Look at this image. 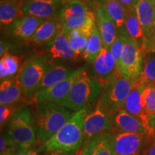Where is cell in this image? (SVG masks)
<instances>
[{"label": "cell", "instance_id": "obj_19", "mask_svg": "<svg viewBox=\"0 0 155 155\" xmlns=\"http://www.w3.org/2000/svg\"><path fill=\"white\" fill-rule=\"evenodd\" d=\"M95 25L96 17L94 12L84 25L79 28L73 29L68 33V40L70 47L78 58L83 55Z\"/></svg>", "mask_w": 155, "mask_h": 155}, {"label": "cell", "instance_id": "obj_10", "mask_svg": "<svg viewBox=\"0 0 155 155\" xmlns=\"http://www.w3.org/2000/svg\"><path fill=\"white\" fill-rule=\"evenodd\" d=\"M86 73L83 68L76 69L72 75L53 86L38 91L33 96L35 104L42 102H54L61 104L69 94L70 91L75 81Z\"/></svg>", "mask_w": 155, "mask_h": 155}, {"label": "cell", "instance_id": "obj_28", "mask_svg": "<svg viewBox=\"0 0 155 155\" xmlns=\"http://www.w3.org/2000/svg\"><path fill=\"white\" fill-rule=\"evenodd\" d=\"M102 48L103 42L100 32L97 28L96 25H95L82 57L88 63H92L97 58V56L99 55Z\"/></svg>", "mask_w": 155, "mask_h": 155}, {"label": "cell", "instance_id": "obj_13", "mask_svg": "<svg viewBox=\"0 0 155 155\" xmlns=\"http://www.w3.org/2000/svg\"><path fill=\"white\" fill-rule=\"evenodd\" d=\"M38 55H41L50 61H74L78 58L71 50L68 40V34L64 30L57 36L55 40L45 45Z\"/></svg>", "mask_w": 155, "mask_h": 155}, {"label": "cell", "instance_id": "obj_12", "mask_svg": "<svg viewBox=\"0 0 155 155\" xmlns=\"http://www.w3.org/2000/svg\"><path fill=\"white\" fill-rule=\"evenodd\" d=\"M94 12L90 10L83 0H70L64 6L61 13L65 33L86 23Z\"/></svg>", "mask_w": 155, "mask_h": 155}, {"label": "cell", "instance_id": "obj_15", "mask_svg": "<svg viewBox=\"0 0 155 155\" xmlns=\"http://www.w3.org/2000/svg\"><path fill=\"white\" fill-rule=\"evenodd\" d=\"M111 118L116 131L139 134L150 132L146 122L124 110H119Z\"/></svg>", "mask_w": 155, "mask_h": 155}, {"label": "cell", "instance_id": "obj_6", "mask_svg": "<svg viewBox=\"0 0 155 155\" xmlns=\"http://www.w3.org/2000/svg\"><path fill=\"white\" fill-rule=\"evenodd\" d=\"M5 134L19 148L32 146L37 142L32 114L28 108H22L13 114Z\"/></svg>", "mask_w": 155, "mask_h": 155}, {"label": "cell", "instance_id": "obj_27", "mask_svg": "<svg viewBox=\"0 0 155 155\" xmlns=\"http://www.w3.org/2000/svg\"><path fill=\"white\" fill-rule=\"evenodd\" d=\"M22 89L15 80L5 79L0 86V104L4 105H12L21 98Z\"/></svg>", "mask_w": 155, "mask_h": 155}, {"label": "cell", "instance_id": "obj_45", "mask_svg": "<svg viewBox=\"0 0 155 155\" xmlns=\"http://www.w3.org/2000/svg\"><path fill=\"white\" fill-rule=\"evenodd\" d=\"M1 1H2V0H1Z\"/></svg>", "mask_w": 155, "mask_h": 155}, {"label": "cell", "instance_id": "obj_39", "mask_svg": "<svg viewBox=\"0 0 155 155\" xmlns=\"http://www.w3.org/2000/svg\"><path fill=\"white\" fill-rule=\"evenodd\" d=\"M119 1L123 5L127 10H129L136 7L138 0H119Z\"/></svg>", "mask_w": 155, "mask_h": 155}, {"label": "cell", "instance_id": "obj_20", "mask_svg": "<svg viewBox=\"0 0 155 155\" xmlns=\"http://www.w3.org/2000/svg\"><path fill=\"white\" fill-rule=\"evenodd\" d=\"M63 28L64 25L61 17L46 19L38 27L28 41L38 45H45L55 40Z\"/></svg>", "mask_w": 155, "mask_h": 155}, {"label": "cell", "instance_id": "obj_36", "mask_svg": "<svg viewBox=\"0 0 155 155\" xmlns=\"http://www.w3.org/2000/svg\"><path fill=\"white\" fill-rule=\"evenodd\" d=\"M147 124L150 131L155 133V113L147 116Z\"/></svg>", "mask_w": 155, "mask_h": 155}, {"label": "cell", "instance_id": "obj_42", "mask_svg": "<svg viewBox=\"0 0 155 155\" xmlns=\"http://www.w3.org/2000/svg\"><path fill=\"white\" fill-rule=\"evenodd\" d=\"M25 2H30V1H40V2H62L67 3L70 0H23Z\"/></svg>", "mask_w": 155, "mask_h": 155}, {"label": "cell", "instance_id": "obj_11", "mask_svg": "<svg viewBox=\"0 0 155 155\" xmlns=\"http://www.w3.org/2000/svg\"><path fill=\"white\" fill-rule=\"evenodd\" d=\"M148 134H139L119 131L112 132L116 155H141L146 146Z\"/></svg>", "mask_w": 155, "mask_h": 155}, {"label": "cell", "instance_id": "obj_1", "mask_svg": "<svg viewBox=\"0 0 155 155\" xmlns=\"http://www.w3.org/2000/svg\"><path fill=\"white\" fill-rule=\"evenodd\" d=\"M37 105L32 118L37 142L43 144L69 121L74 112L58 103L46 101Z\"/></svg>", "mask_w": 155, "mask_h": 155}, {"label": "cell", "instance_id": "obj_33", "mask_svg": "<svg viewBox=\"0 0 155 155\" xmlns=\"http://www.w3.org/2000/svg\"><path fill=\"white\" fill-rule=\"evenodd\" d=\"M12 107L11 105H4L1 104L0 106V124L1 127H2L7 121H9L8 120L11 118V116L13 115L12 113Z\"/></svg>", "mask_w": 155, "mask_h": 155}, {"label": "cell", "instance_id": "obj_31", "mask_svg": "<svg viewBox=\"0 0 155 155\" xmlns=\"http://www.w3.org/2000/svg\"><path fill=\"white\" fill-rule=\"evenodd\" d=\"M1 61H2L9 72V77H12L16 74L19 69V58L8 51L6 52L2 57H1Z\"/></svg>", "mask_w": 155, "mask_h": 155}, {"label": "cell", "instance_id": "obj_41", "mask_svg": "<svg viewBox=\"0 0 155 155\" xmlns=\"http://www.w3.org/2000/svg\"><path fill=\"white\" fill-rule=\"evenodd\" d=\"M77 155H89L88 147L86 145H84V147H80L77 151Z\"/></svg>", "mask_w": 155, "mask_h": 155}, {"label": "cell", "instance_id": "obj_9", "mask_svg": "<svg viewBox=\"0 0 155 155\" xmlns=\"http://www.w3.org/2000/svg\"><path fill=\"white\" fill-rule=\"evenodd\" d=\"M116 131L111 118L99 106H96L92 111L87 112L83 122V134L86 144L93 139L106 132Z\"/></svg>", "mask_w": 155, "mask_h": 155}, {"label": "cell", "instance_id": "obj_23", "mask_svg": "<svg viewBox=\"0 0 155 155\" xmlns=\"http://www.w3.org/2000/svg\"><path fill=\"white\" fill-rule=\"evenodd\" d=\"M75 70L65 66V65L52 63L51 66L48 68L46 73H45L41 82H40V85L38 87L37 92L42 88L52 86L56 84V83L65 80L70 75H72L75 72Z\"/></svg>", "mask_w": 155, "mask_h": 155}, {"label": "cell", "instance_id": "obj_40", "mask_svg": "<svg viewBox=\"0 0 155 155\" xmlns=\"http://www.w3.org/2000/svg\"><path fill=\"white\" fill-rule=\"evenodd\" d=\"M19 147L18 146L12 147L7 149L5 152L2 153L1 155H18Z\"/></svg>", "mask_w": 155, "mask_h": 155}, {"label": "cell", "instance_id": "obj_4", "mask_svg": "<svg viewBox=\"0 0 155 155\" xmlns=\"http://www.w3.org/2000/svg\"><path fill=\"white\" fill-rule=\"evenodd\" d=\"M52 63L53 62L41 55H36L30 57L22 64L15 80L25 97L34 96L45 73Z\"/></svg>", "mask_w": 155, "mask_h": 155}, {"label": "cell", "instance_id": "obj_32", "mask_svg": "<svg viewBox=\"0 0 155 155\" xmlns=\"http://www.w3.org/2000/svg\"><path fill=\"white\" fill-rule=\"evenodd\" d=\"M141 155H155V133L152 131L148 134L146 146Z\"/></svg>", "mask_w": 155, "mask_h": 155}, {"label": "cell", "instance_id": "obj_34", "mask_svg": "<svg viewBox=\"0 0 155 155\" xmlns=\"http://www.w3.org/2000/svg\"><path fill=\"white\" fill-rule=\"evenodd\" d=\"M40 151V149L38 150L32 146L22 147L19 148L18 155H40L39 154Z\"/></svg>", "mask_w": 155, "mask_h": 155}, {"label": "cell", "instance_id": "obj_26", "mask_svg": "<svg viewBox=\"0 0 155 155\" xmlns=\"http://www.w3.org/2000/svg\"><path fill=\"white\" fill-rule=\"evenodd\" d=\"M125 25L129 38L132 39L142 51L144 40V34L137 17L136 7L127 10Z\"/></svg>", "mask_w": 155, "mask_h": 155}, {"label": "cell", "instance_id": "obj_3", "mask_svg": "<svg viewBox=\"0 0 155 155\" xmlns=\"http://www.w3.org/2000/svg\"><path fill=\"white\" fill-rule=\"evenodd\" d=\"M103 89V81L86 73L75 81L69 94L61 104L73 112L96 106Z\"/></svg>", "mask_w": 155, "mask_h": 155}, {"label": "cell", "instance_id": "obj_14", "mask_svg": "<svg viewBox=\"0 0 155 155\" xmlns=\"http://www.w3.org/2000/svg\"><path fill=\"white\" fill-rule=\"evenodd\" d=\"M65 4L62 2H25L22 14L46 19L59 18Z\"/></svg>", "mask_w": 155, "mask_h": 155}, {"label": "cell", "instance_id": "obj_38", "mask_svg": "<svg viewBox=\"0 0 155 155\" xmlns=\"http://www.w3.org/2000/svg\"><path fill=\"white\" fill-rule=\"evenodd\" d=\"M7 77H9V72L7 68L6 67L5 63L2 61H0V78L2 81L5 79H7Z\"/></svg>", "mask_w": 155, "mask_h": 155}, {"label": "cell", "instance_id": "obj_5", "mask_svg": "<svg viewBox=\"0 0 155 155\" xmlns=\"http://www.w3.org/2000/svg\"><path fill=\"white\" fill-rule=\"evenodd\" d=\"M103 89L96 105L111 116L117 112L131 90L135 81L119 75L110 81H102Z\"/></svg>", "mask_w": 155, "mask_h": 155}, {"label": "cell", "instance_id": "obj_29", "mask_svg": "<svg viewBox=\"0 0 155 155\" xmlns=\"http://www.w3.org/2000/svg\"><path fill=\"white\" fill-rule=\"evenodd\" d=\"M142 103L147 116L155 113V83H145L142 92Z\"/></svg>", "mask_w": 155, "mask_h": 155}, {"label": "cell", "instance_id": "obj_7", "mask_svg": "<svg viewBox=\"0 0 155 155\" xmlns=\"http://www.w3.org/2000/svg\"><path fill=\"white\" fill-rule=\"evenodd\" d=\"M143 68L144 55L142 51L132 39L128 38L118 65V71L122 76L136 81L141 77Z\"/></svg>", "mask_w": 155, "mask_h": 155}, {"label": "cell", "instance_id": "obj_43", "mask_svg": "<svg viewBox=\"0 0 155 155\" xmlns=\"http://www.w3.org/2000/svg\"><path fill=\"white\" fill-rule=\"evenodd\" d=\"M154 50H155V31L154 34Z\"/></svg>", "mask_w": 155, "mask_h": 155}, {"label": "cell", "instance_id": "obj_35", "mask_svg": "<svg viewBox=\"0 0 155 155\" xmlns=\"http://www.w3.org/2000/svg\"><path fill=\"white\" fill-rule=\"evenodd\" d=\"M83 1L86 4L90 10L94 12L96 7L99 5H104L106 0H83Z\"/></svg>", "mask_w": 155, "mask_h": 155}, {"label": "cell", "instance_id": "obj_17", "mask_svg": "<svg viewBox=\"0 0 155 155\" xmlns=\"http://www.w3.org/2000/svg\"><path fill=\"white\" fill-rule=\"evenodd\" d=\"M92 70L94 78L101 81L113 80L120 75L113 55L109 50L104 47L92 63Z\"/></svg>", "mask_w": 155, "mask_h": 155}, {"label": "cell", "instance_id": "obj_30", "mask_svg": "<svg viewBox=\"0 0 155 155\" xmlns=\"http://www.w3.org/2000/svg\"><path fill=\"white\" fill-rule=\"evenodd\" d=\"M127 38L128 37L118 32L115 40H114L113 43L111 44V45L110 46L109 50L112 55H113L114 59H115L116 65H117V68L118 65H119V64L120 60H121L124 48Z\"/></svg>", "mask_w": 155, "mask_h": 155}, {"label": "cell", "instance_id": "obj_44", "mask_svg": "<svg viewBox=\"0 0 155 155\" xmlns=\"http://www.w3.org/2000/svg\"><path fill=\"white\" fill-rule=\"evenodd\" d=\"M154 2H155V0H154Z\"/></svg>", "mask_w": 155, "mask_h": 155}, {"label": "cell", "instance_id": "obj_16", "mask_svg": "<svg viewBox=\"0 0 155 155\" xmlns=\"http://www.w3.org/2000/svg\"><path fill=\"white\" fill-rule=\"evenodd\" d=\"M46 19L23 15L6 28L7 34L15 40L28 41L33 35L38 27Z\"/></svg>", "mask_w": 155, "mask_h": 155}, {"label": "cell", "instance_id": "obj_8", "mask_svg": "<svg viewBox=\"0 0 155 155\" xmlns=\"http://www.w3.org/2000/svg\"><path fill=\"white\" fill-rule=\"evenodd\" d=\"M136 11L144 34L143 54L155 52L154 34L155 31V2L154 0H138Z\"/></svg>", "mask_w": 155, "mask_h": 155}, {"label": "cell", "instance_id": "obj_22", "mask_svg": "<svg viewBox=\"0 0 155 155\" xmlns=\"http://www.w3.org/2000/svg\"><path fill=\"white\" fill-rule=\"evenodd\" d=\"M23 0H2L0 2V22L1 27L7 28L23 16Z\"/></svg>", "mask_w": 155, "mask_h": 155}, {"label": "cell", "instance_id": "obj_18", "mask_svg": "<svg viewBox=\"0 0 155 155\" xmlns=\"http://www.w3.org/2000/svg\"><path fill=\"white\" fill-rule=\"evenodd\" d=\"M94 13L96 25L100 32L103 47L109 50L118 34L115 23L104 5L96 7Z\"/></svg>", "mask_w": 155, "mask_h": 155}, {"label": "cell", "instance_id": "obj_25", "mask_svg": "<svg viewBox=\"0 0 155 155\" xmlns=\"http://www.w3.org/2000/svg\"><path fill=\"white\" fill-rule=\"evenodd\" d=\"M86 145L89 155H116L112 132H106L93 139Z\"/></svg>", "mask_w": 155, "mask_h": 155}, {"label": "cell", "instance_id": "obj_24", "mask_svg": "<svg viewBox=\"0 0 155 155\" xmlns=\"http://www.w3.org/2000/svg\"><path fill=\"white\" fill-rule=\"evenodd\" d=\"M115 23L118 32L129 38L126 28L127 9L119 0H106L104 5Z\"/></svg>", "mask_w": 155, "mask_h": 155}, {"label": "cell", "instance_id": "obj_2", "mask_svg": "<svg viewBox=\"0 0 155 155\" xmlns=\"http://www.w3.org/2000/svg\"><path fill=\"white\" fill-rule=\"evenodd\" d=\"M88 109L83 108L73 114L69 121L40 147L46 152L56 150L74 151L82 146L84 140L83 122Z\"/></svg>", "mask_w": 155, "mask_h": 155}, {"label": "cell", "instance_id": "obj_37", "mask_svg": "<svg viewBox=\"0 0 155 155\" xmlns=\"http://www.w3.org/2000/svg\"><path fill=\"white\" fill-rule=\"evenodd\" d=\"M77 151H64L56 150L53 152H48L45 155H77Z\"/></svg>", "mask_w": 155, "mask_h": 155}, {"label": "cell", "instance_id": "obj_21", "mask_svg": "<svg viewBox=\"0 0 155 155\" xmlns=\"http://www.w3.org/2000/svg\"><path fill=\"white\" fill-rule=\"evenodd\" d=\"M145 87L144 81L139 78L135 81L132 89L119 110H124L128 113L137 116L147 123V117L142 103V92Z\"/></svg>", "mask_w": 155, "mask_h": 155}]
</instances>
